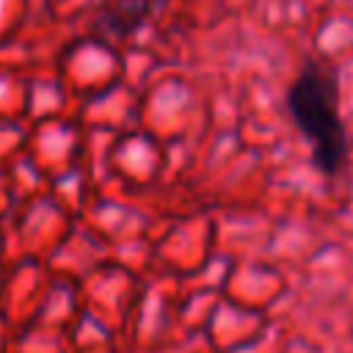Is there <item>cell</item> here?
<instances>
[{"instance_id":"obj_1","label":"cell","mask_w":353,"mask_h":353,"mask_svg":"<svg viewBox=\"0 0 353 353\" xmlns=\"http://www.w3.org/2000/svg\"><path fill=\"white\" fill-rule=\"evenodd\" d=\"M339 91H336V72L320 61H312L301 69L287 91V108L312 146V157L317 171L325 176L339 174L347 163V130L339 116Z\"/></svg>"}]
</instances>
